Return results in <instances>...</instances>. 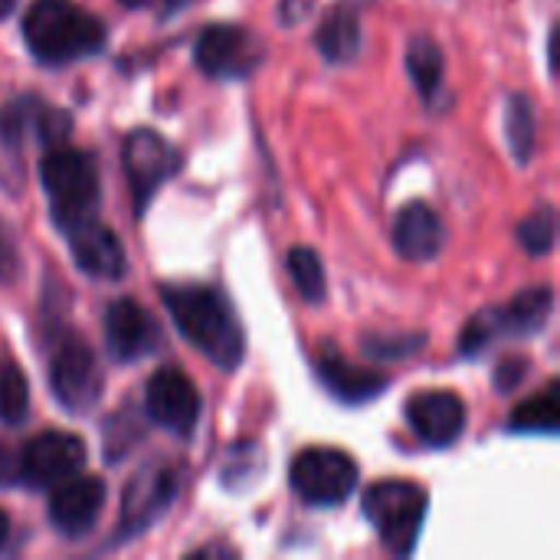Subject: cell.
Masks as SVG:
<instances>
[{
  "label": "cell",
  "mask_w": 560,
  "mask_h": 560,
  "mask_svg": "<svg viewBox=\"0 0 560 560\" xmlns=\"http://www.w3.org/2000/svg\"><path fill=\"white\" fill-rule=\"evenodd\" d=\"M161 299L177 331L194 348H200L223 371L240 368L246 351V335L233 305L217 289L197 282H174V285H161Z\"/></svg>",
  "instance_id": "1"
},
{
  "label": "cell",
  "mask_w": 560,
  "mask_h": 560,
  "mask_svg": "<svg viewBox=\"0 0 560 560\" xmlns=\"http://www.w3.org/2000/svg\"><path fill=\"white\" fill-rule=\"evenodd\" d=\"M23 39L39 62L59 66L105 46V23L72 0H33L23 16Z\"/></svg>",
  "instance_id": "2"
},
{
  "label": "cell",
  "mask_w": 560,
  "mask_h": 560,
  "mask_svg": "<svg viewBox=\"0 0 560 560\" xmlns=\"http://www.w3.org/2000/svg\"><path fill=\"white\" fill-rule=\"evenodd\" d=\"M39 177L49 197V210L59 230L95 217L98 207V171L89 154L72 148H56L43 158Z\"/></svg>",
  "instance_id": "3"
},
{
  "label": "cell",
  "mask_w": 560,
  "mask_h": 560,
  "mask_svg": "<svg viewBox=\"0 0 560 560\" xmlns=\"http://www.w3.org/2000/svg\"><path fill=\"white\" fill-rule=\"evenodd\" d=\"M551 308H555V292H551V285L525 289V292H518L509 305L479 312V315L466 325L463 341H459V351H463L466 358H476V354H482L486 348H492L499 338H528V335H538V331L548 325Z\"/></svg>",
  "instance_id": "4"
},
{
  "label": "cell",
  "mask_w": 560,
  "mask_h": 560,
  "mask_svg": "<svg viewBox=\"0 0 560 560\" xmlns=\"http://www.w3.org/2000/svg\"><path fill=\"white\" fill-rule=\"evenodd\" d=\"M364 515L377 528L387 551L404 558L413 551L420 538L427 518V492L417 482H400V479L377 482L364 492Z\"/></svg>",
  "instance_id": "5"
},
{
  "label": "cell",
  "mask_w": 560,
  "mask_h": 560,
  "mask_svg": "<svg viewBox=\"0 0 560 560\" xmlns=\"http://www.w3.org/2000/svg\"><path fill=\"white\" fill-rule=\"evenodd\" d=\"M49 387L72 413H89L102 397V371L92 348L79 335H66L49 361Z\"/></svg>",
  "instance_id": "6"
},
{
  "label": "cell",
  "mask_w": 560,
  "mask_h": 560,
  "mask_svg": "<svg viewBox=\"0 0 560 560\" xmlns=\"http://www.w3.org/2000/svg\"><path fill=\"white\" fill-rule=\"evenodd\" d=\"M358 486V466L341 450H305L292 463V489L308 505H341Z\"/></svg>",
  "instance_id": "7"
},
{
  "label": "cell",
  "mask_w": 560,
  "mask_h": 560,
  "mask_svg": "<svg viewBox=\"0 0 560 560\" xmlns=\"http://www.w3.org/2000/svg\"><path fill=\"white\" fill-rule=\"evenodd\" d=\"M194 59L213 79H240L259 66L262 46H259L256 33H249L236 23H213L200 33Z\"/></svg>",
  "instance_id": "8"
},
{
  "label": "cell",
  "mask_w": 560,
  "mask_h": 560,
  "mask_svg": "<svg viewBox=\"0 0 560 560\" xmlns=\"http://www.w3.org/2000/svg\"><path fill=\"white\" fill-rule=\"evenodd\" d=\"M85 463V443L72 433H39L20 450V482L33 489H52L75 476Z\"/></svg>",
  "instance_id": "9"
},
{
  "label": "cell",
  "mask_w": 560,
  "mask_h": 560,
  "mask_svg": "<svg viewBox=\"0 0 560 560\" xmlns=\"http://www.w3.org/2000/svg\"><path fill=\"white\" fill-rule=\"evenodd\" d=\"M148 417L174 436H194L200 420V394L180 368H161L144 390Z\"/></svg>",
  "instance_id": "10"
},
{
  "label": "cell",
  "mask_w": 560,
  "mask_h": 560,
  "mask_svg": "<svg viewBox=\"0 0 560 560\" xmlns=\"http://www.w3.org/2000/svg\"><path fill=\"white\" fill-rule=\"evenodd\" d=\"M177 495V472L167 463L144 466L121 495V535H141L164 518Z\"/></svg>",
  "instance_id": "11"
},
{
  "label": "cell",
  "mask_w": 560,
  "mask_h": 560,
  "mask_svg": "<svg viewBox=\"0 0 560 560\" xmlns=\"http://www.w3.org/2000/svg\"><path fill=\"white\" fill-rule=\"evenodd\" d=\"M121 158H125V174H128V184L135 194V213L141 217L151 194L177 171V154L158 131L138 128L128 135Z\"/></svg>",
  "instance_id": "12"
},
{
  "label": "cell",
  "mask_w": 560,
  "mask_h": 560,
  "mask_svg": "<svg viewBox=\"0 0 560 560\" xmlns=\"http://www.w3.org/2000/svg\"><path fill=\"white\" fill-rule=\"evenodd\" d=\"M105 509V482L95 476H69L66 482L52 486L49 499V522L66 538H85Z\"/></svg>",
  "instance_id": "13"
},
{
  "label": "cell",
  "mask_w": 560,
  "mask_h": 560,
  "mask_svg": "<svg viewBox=\"0 0 560 560\" xmlns=\"http://www.w3.org/2000/svg\"><path fill=\"white\" fill-rule=\"evenodd\" d=\"M407 420L413 433L430 446H453L466 430V404L450 390H423L410 397Z\"/></svg>",
  "instance_id": "14"
},
{
  "label": "cell",
  "mask_w": 560,
  "mask_h": 560,
  "mask_svg": "<svg viewBox=\"0 0 560 560\" xmlns=\"http://www.w3.org/2000/svg\"><path fill=\"white\" fill-rule=\"evenodd\" d=\"M62 233L69 236L72 259L85 276H95V279H121L125 276L121 240L108 226H102L95 217H85V220L66 226Z\"/></svg>",
  "instance_id": "15"
},
{
  "label": "cell",
  "mask_w": 560,
  "mask_h": 560,
  "mask_svg": "<svg viewBox=\"0 0 560 560\" xmlns=\"http://www.w3.org/2000/svg\"><path fill=\"white\" fill-rule=\"evenodd\" d=\"M105 341L115 361H138L151 354L161 341L154 318L131 299H118L105 312Z\"/></svg>",
  "instance_id": "16"
},
{
  "label": "cell",
  "mask_w": 560,
  "mask_h": 560,
  "mask_svg": "<svg viewBox=\"0 0 560 560\" xmlns=\"http://www.w3.org/2000/svg\"><path fill=\"white\" fill-rule=\"evenodd\" d=\"M443 223L436 217L433 207H427L423 200H413L407 203L400 213H397V223H394V246L404 259L410 262H427L433 259L440 249H443Z\"/></svg>",
  "instance_id": "17"
},
{
  "label": "cell",
  "mask_w": 560,
  "mask_h": 560,
  "mask_svg": "<svg viewBox=\"0 0 560 560\" xmlns=\"http://www.w3.org/2000/svg\"><path fill=\"white\" fill-rule=\"evenodd\" d=\"M318 374H322V384H325L338 400H345V404H364V400L377 397V394L387 387V377L348 364L335 348H328V354H322Z\"/></svg>",
  "instance_id": "18"
},
{
  "label": "cell",
  "mask_w": 560,
  "mask_h": 560,
  "mask_svg": "<svg viewBox=\"0 0 560 560\" xmlns=\"http://www.w3.org/2000/svg\"><path fill=\"white\" fill-rule=\"evenodd\" d=\"M315 43H318V52L341 66V62H351L361 49V20L351 7H335L325 13L318 33H315Z\"/></svg>",
  "instance_id": "19"
},
{
  "label": "cell",
  "mask_w": 560,
  "mask_h": 560,
  "mask_svg": "<svg viewBox=\"0 0 560 560\" xmlns=\"http://www.w3.org/2000/svg\"><path fill=\"white\" fill-rule=\"evenodd\" d=\"M505 138H509V151L518 164H528L535 158L538 148V118H535V105L528 95L515 92L509 98L505 108Z\"/></svg>",
  "instance_id": "20"
},
{
  "label": "cell",
  "mask_w": 560,
  "mask_h": 560,
  "mask_svg": "<svg viewBox=\"0 0 560 560\" xmlns=\"http://www.w3.org/2000/svg\"><path fill=\"white\" fill-rule=\"evenodd\" d=\"M560 427V397L558 381H551L541 394L525 400L512 413V430L515 433H558Z\"/></svg>",
  "instance_id": "21"
},
{
  "label": "cell",
  "mask_w": 560,
  "mask_h": 560,
  "mask_svg": "<svg viewBox=\"0 0 560 560\" xmlns=\"http://www.w3.org/2000/svg\"><path fill=\"white\" fill-rule=\"evenodd\" d=\"M407 69H410V79L417 82L420 95L430 102L443 82V49L430 36H413L407 46Z\"/></svg>",
  "instance_id": "22"
},
{
  "label": "cell",
  "mask_w": 560,
  "mask_h": 560,
  "mask_svg": "<svg viewBox=\"0 0 560 560\" xmlns=\"http://www.w3.org/2000/svg\"><path fill=\"white\" fill-rule=\"evenodd\" d=\"M289 272H292V282L299 289V295L312 305H318L328 292V282H325V266L318 259L315 249L308 246H295L289 253Z\"/></svg>",
  "instance_id": "23"
},
{
  "label": "cell",
  "mask_w": 560,
  "mask_h": 560,
  "mask_svg": "<svg viewBox=\"0 0 560 560\" xmlns=\"http://www.w3.org/2000/svg\"><path fill=\"white\" fill-rule=\"evenodd\" d=\"M0 417L10 427H20L30 417V387L16 361L0 364Z\"/></svg>",
  "instance_id": "24"
},
{
  "label": "cell",
  "mask_w": 560,
  "mask_h": 560,
  "mask_svg": "<svg viewBox=\"0 0 560 560\" xmlns=\"http://www.w3.org/2000/svg\"><path fill=\"white\" fill-rule=\"evenodd\" d=\"M558 236V223H555V210L541 207L538 213H532L522 226H518V240L532 256H548Z\"/></svg>",
  "instance_id": "25"
},
{
  "label": "cell",
  "mask_w": 560,
  "mask_h": 560,
  "mask_svg": "<svg viewBox=\"0 0 560 560\" xmlns=\"http://www.w3.org/2000/svg\"><path fill=\"white\" fill-rule=\"evenodd\" d=\"M72 131V121L66 112L59 108H39V118H36V135L43 138V144H62Z\"/></svg>",
  "instance_id": "26"
},
{
  "label": "cell",
  "mask_w": 560,
  "mask_h": 560,
  "mask_svg": "<svg viewBox=\"0 0 560 560\" xmlns=\"http://www.w3.org/2000/svg\"><path fill=\"white\" fill-rule=\"evenodd\" d=\"M423 341H427L423 335H417V338H394V341H387V338H364V348H368V354H374V358H407V354H413Z\"/></svg>",
  "instance_id": "27"
},
{
  "label": "cell",
  "mask_w": 560,
  "mask_h": 560,
  "mask_svg": "<svg viewBox=\"0 0 560 560\" xmlns=\"http://www.w3.org/2000/svg\"><path fill=\"white\" fill-rule=\"evenodd\" d=\"M20 269V249H16V236L0 223V285L10 282Z\"/></svg>",
  "instance_id": "28"
},
{
  "label": "cell",
  "mask_w": 560,
  "mask_h": 560,
  "mask_svg": "<svg viewBox=\"0 0 560 560\" xmlns=\"http://www.w3.org/2000/svg\"><path fill=\"white\" fill-rule=\"evenodd\" d=\"M525 374H528V361H522V358H509V361H502V364H499V371H495V387H499V394L515 390V387L525 381Z\"/></svg>",
  "instance_id": "29"
},
{
  "label": "cell",
  "mask_w": 560,
  "mask_h": 560,
  "mask_svg": "<svg viewBox=\"0 0 560 560\" xmlns=\"http://www.w3.org/2000/svg\"><path fill=\"white\" fill-rule=\"evenodd\" d=\"M0 486H20V450H10L7 443H0Z\"/></svg>",
  "instance_id": "30"
},
{
  "label": "cell",
  "mask_w": 560,
  "mask_h": 560,
  "mask_svg": "<svg viewBox=\"0 0 560 560\" xmlns=\"http://www.w3.org/2000/svg\"><path fill=\"white\" fill-rule=\"evenodd\" d=\"M184 3H187V0H164V10H167V13H174V10H180Z\"/></svg>",
  "instance_id": "31"
},
{
  "label": "cell",
  "mask_w": 560,
  "mask_h": 560,
  "mask_svg": "<svg viewBox=\"0 0 560 560\" xmlns=\"http://www.w3.org/2000/svg\"><path fill=\"white\" fill-rule=\"evenodd\" d=\"M13 3H16V0H0V20L13 10Z\"/></svg>",
  "instance_id": "32"
},
{
  "label": "cell",
  "mask_w": 560,
  "mask_h": 560,
  "mask_svg": "<svg viewBox=\"0 0 560 560\" xmlns=\"http://www.w3.org/2000/svg\"><path fill=\"white\" fill-rule=\"evenodd\" d=\"M3 538H7V515L0 512V545H3Z\"/></svg>",
  "instance_id": "33"
},
{
  "label": "cell",
  "mask_w": 560,
  "mask_h": 560,
  "mask_svg": "<svg viewBox=\"0 0 560 560\" xmlns=\"http://www.w3.org/2000/svg\"><path fill=\"white\" fill-rule=\"evenodd\" d=\"M125 7H144V3H151V0H121Z\"/></svg>",
  "instance_id": "34"
}]
</instances>
